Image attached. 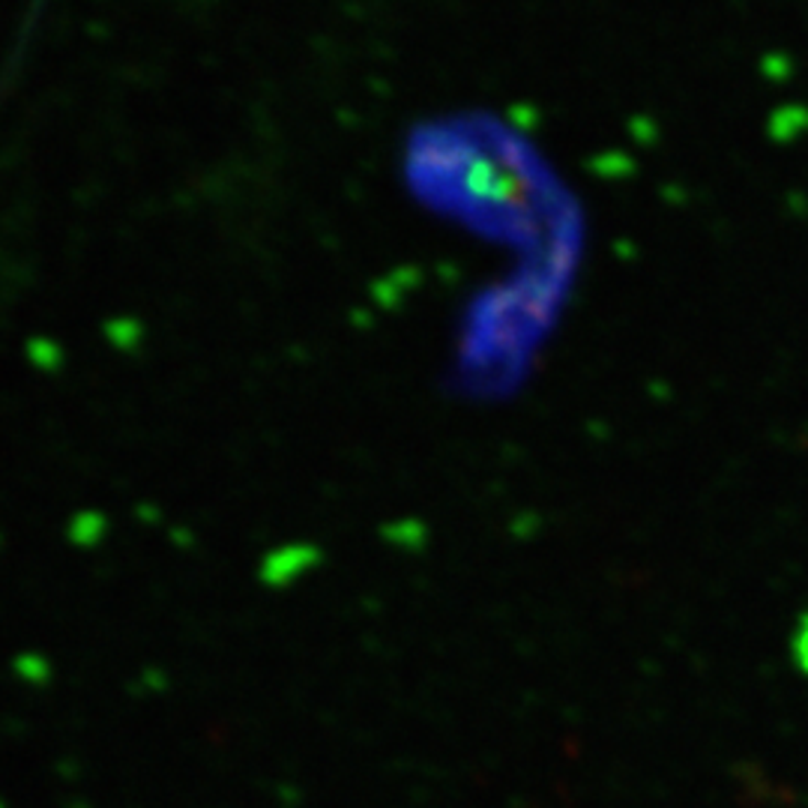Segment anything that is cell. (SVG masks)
<instances>
[{
	"instance_id": "277c9868",
	"label": "cell",
	"mask_w": 808,
	"mask_h": 808,
	"mask_svg": "<svg viewBox=\"0 0 808 808\" xmlns=\"http://www.w3.org/2000/svg\"><path fill=\"white\" fill-rule=\"evenodd\" d=\"M790 656H794V665H797L799 674L808 677V611L797 620L794 638H790Z\"/></svg>"
},
{
	"instance_id": "3957f363",
	"label": "cell",
	"mask_w": 808,
	"mask_h": 808,
	"mask_svg": "<svg viewBox=\"0 0 808 808\" xmlns=\"http://www.w3.org/2000/svg\"><path fill=\"white\" fill-rule=\"evenodd\" d=\"M12 670H15V677L28 686H48L54 677V668L48 656L43 653H36V649H24L19 653L15 659H12Z\"/></svg>"
},
{
	"instance_id": "6da1fadb",
	"label": "cell",
	"mask_w": 808,
	"mask_h": 808,
	"mask_svg": "<svg viewBox=\"0 0 808 808\" xmlns=\"http://www.w3.org/2000/svg\"><path fill=\"white\" fill-rule=\"evenodd\" d=\"M315 560H318V552L309 548V545H287L282 552L266 557L261 575H264L266 585H287V581H294L297 575L306 572Z\"/></svg>"
},
{
	"instance_id": "5b68a950",
	"label": "cell",
	"mask_w": 808,
	"mask_h": 808,
	"mask_svg": "<svg viewBox=\"0 0 808 808\" xmlns=\"http://www.w3.org/2000/svg\"><path fill=\"white\" fill-rule=\"evenodd\" d=\"M69 808H90V806H87V802H73Z\"/></svg>"
},
{
	"instance_id": "8992f818",
	"label": "cell",
	"mask_w": 808,
	"mask_h": 808,
	"mask_svg": "<svg viewBox=\"0 0 808 808\" xmlns=\"http://www.w3.org/2000/svg\"><path fill=\"white\" fill-rule=\"evenodd\" d=\"M0 808H7V802H3V799H0Z\"/></svg>"
},
{
	"instance_id": "52a82bcc",
	"label": "cell",
	"mask_w": 808,
	"mask_h": 808,
	"mask_svg": "<svg viewBox=\"0 0 808 808\" xmlns=\"http://www.w3.org/2000/svg\"><path fill=\"white\" fill-rule=\"evenodd\" d=\"M0 539H3V536H0Z\"/></svg>"
},
{
	"instance_id": "7a4b0ae2",
	"label": "cell",
	"mask_w": 808,
	"mask_h": 808,
	"mask_svg": "<svg viewBox=\"0 0 808 808\" xmlns=\"http://www.w3.org/2000/svg\"><path fill=\"white\" fill-rule=\"evenodd\" d=\"M108 518L106 512L99 510H78L66 524V539L75 548H96V545L106 539Z\"/></svg>"
}]
</instances>
